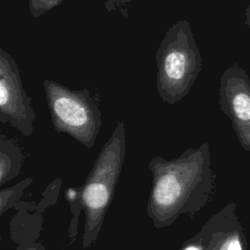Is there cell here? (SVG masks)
I'll return each instance as SVG.
<instances>
[{"label": "cell", "instance_id": "1", "mask_svg": "<svg viewBox=\"0 0 250 250\" xmlns=\"http://www.w3.org/2000/svg\"><path fill=\"white\" fill-rule=\"evenodd\" d=\"M147 168L151 188L146 214L155 229L167 228L181 216L194 219L214 193L216 175L208 142L172 160L154 156Z\"/></svg>", "mask_w": 250, "mask_h": 250}, {"label": "cell", "instance_id": "2", "mask_svg": "<svg viewBox=\"0 0 250 250\" xmlns=\"http://www.w3.org/2000/svg\"><path fill=\"white\" fill-rule=\"evenodd\" d=\"M126 154V128L120 121L101 149L80 188L79 201L85 211L82 248L96 243L111 204Z\"/></svg>", "mask_w": 250, "mask_h": 250}, {"label": "cell", "instance_id": "3", "mask_svg": "<svg viewBox=\"0 0 250 250\" xmlns=\"http://www.w3.org/2000/svg\"><path fill=\"white\" fill-rule=\"evenodd\" d=\"M155 63L160 99L168 104L179 103L189 93L200 70L199 53L188 21H177L166 30Z\"/></svg>", "mask_w": 250, "mask_h": 250}, {"label": "cell", "instance_id": "4", "mask_svg": "<svg viewBox=\"0 0 250 250\" xmlns=\"http://www.w3.org/2000/svg\"><path fill=\"white\" fill-rule=\"evenodd\" d=\"M43 85L55 130L69 135L87 148L93 147L102 127L98 101L87 88L72 90L49 79Z\"/></svg>", "mask_w": 250, "mask_h": 250}, {"label": "cell", "instance_id": "5", "mask_svg": "<svg viewBox=\"0 0 250 250\" xmlns=\"http://www.w3.org/2000/svg\"><path fill=\"white\" fill-rule=\"evenodd\" d=\"M36 119L31 98L23 88L15 59L0 49V122L8 123L23 136L30 137Z\"/></svg>", "mask_w": 250, "mask_h": 250}, {"label": "cell", "instance_id": "6", "mask_svg": "<svg viewBox=\"0 0 250 250\" xmlns=\"http://www.w3.org/2000/svg\"><path fill=\"white\" fill-rule=\"evenodd\" d=\"M197 234L203 250H247V237L234 202L228 203L210 217Z\"/></svg>", "mask_w": 250, "mask_h": 250}, {"label": "cell", "instance_id": "7", "mask_svg": "<svg viewBox=\"0 0 250 250\" xmlns=\"http://www.w3.org/2000/svg\"><path fill=\"white\" fill-rule=\"evenodd\" d=\"M220 105L229 118L240 146L250 152V86L229 79L223 81Z\"/></svg>", "mask_w": 250, "mask_h": 250}, {"label": "cell", "instance_id": "8", "mask_svg": "<svg viewBox=\"0 0 250 250\" xmlns=\"http://www.w3.org/2000/svg\"><path fill=\"white\" fill-rule=\"evenodd\" d=\"M24 156L20 146L9 137L0 136V186L20 174Z\"/></svg>", "mask_w": 250, "mask_h": 250}, {"label": "cell", "instance_id": "9", "mask_svg": "<svg viewBox=\"0 0 250 250\" xmlns=\"http://www.w3.org/2000/svg\"><path fill=\"white\" fill-rule=\"evenodd\" d=\"M32 182V178H26L20 182L17 186L11 187L7 189H2L0 191V214L3 215L6 210L10 209L14 202L21 197L25 188H27Z\"/></svg>", "mask_w": 250, "mask_h": 250}, {"label": "cell", "instance_id": "10", "mask_svg": "<svg viewBox=\"0 0 250 250\" xmlns=\"http://www.w3.org/2000/svg\"><path fill=\"white\" fill-rule=\"evenodd\" d=\"M62 1L63 0H28V9L33 18H38L59 6Z\"/></svg>", "mask_w": 250, "mask_h": 250}, {"label": "cell", "instance_id": "11", "mask_svg": "<svg viewBox=\"0 0 250 250\" xmlns=\"http://www.w3.org/2000/svg\"><path fill=\"white\" fill-rule=\"evenodd\" d=\"M180 250H203L202 242H201V239H200L199 235L197 234V232L192 237L188 239L182 245Z\"/></svg>", "mask_w": 250, "mask_h": 250}, {"label": "cell", "instance_id": "12", "mask_svg": "<svg viewBox=\"0 0 250 250\" xmlns=\"http://www.w3.org/2000/svg\"><path fill=\"white\" fill-rule=\"evenodd\" d=\"M18 250H46L45 247L41 244V243H36L27 247H22V248H19Z\"/></svg>", "mask_w": 250, "mask_h": 250}]
</instances>
